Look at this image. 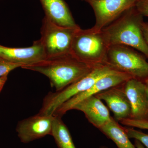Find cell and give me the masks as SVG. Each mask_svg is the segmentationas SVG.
<instances>
[{
	"label": "cell",
	"mask_w": 148,
	"mask_h": 148,
	"mask_svg": "<svg viewBox=\"0 0 148 148\" xmlns=\"http://www.w3.org/2000/svg\"><path fill=\"white\" fill-rule=\"evenodd\" d=\"M139 0H86L94 12L96 31L103 28L119 17L129 8L135 6Z\"/></svg>",
	"instance_id": "cell-7"
},
{
	"label": "cell",
	"mask_w": 148,
	"mask_h": 148,
	"mask_svg": "<svg viewBox=\"0 0 148 148\" xmlns=\"http://www.w3.org/2000/svg\"><path fill=\"white\" fill-rule=\"evenodd\" d=\"M123 86L131 107L130 119L148 121V101L145 83L131 78Z\"/></svg>",
	"instance_id": "cell-10"
},
{
	"label": "cell",
	"mask_w": 148,
	"mask_h": 148,
	"mask_svg": "<svg viewBox=\"0 0 148 148\" xmlns=\"http://www.w3.org/2000/svg\"><path fill=\"white\" fill-rule=\"evenodd\" d=\"M95 67L79 61L70 53L47 58L37 64L21 68L45 75L56 91H58L78 81Z\"/></svg>",
	"instance_id": "cell-1"
},
{
	"label": "cell",
	"mask_w": 148,
	"mask_h": 148,
	"mask_svg": "<svg viewBox=\"0 0 148 148\" xmlns=\"http://www.w3.org/2000/svg\"><path fill=\"white\" fill-rule=\"evenodd\" d=\"M116 72L107 65L96 66L78 81L60 91L49 92L43 100L38 113L53 115L57 108L69 99L88 90L101 78Z\"/></svg>",
	"instance_id": "cell-4"
},
{
	"label": "cell",
	"mask_w": 148,
	"mask_h": 148,
	"mask_svg": "<svg viewBox=\"0 0 148 148\" xmlns=\"http://www.w3.org/2000/svg\"><path fill=\"white\" fill-rule=\"evenodd\" d=\"M124 130L129 138H133L140 141V143L148 148V135L132 128L125 127Z\"/></svg>",
	"instance_id": "cell-17"
},
{
	"label": "cell",
	"mask_w": 148,
	"mask_h": 148,
	"mask_svg": "<svg viewBox=\"0 0 148 148\" xmlns=\"http://www.w3.org/2000/svg\"><path fill=\"white\" fill-rule=\"evenodd\" d=\"M134 145L136 148H145V146L140 141L137 140H135Z\"/></svg>",
	"instance_id": "cell-23"
},
{
	"label": "cell",
	"mask_w": 148,
	"mask_h": 148,
	"mask_svg": "<svg viewBox=\"0 0 148 148\" xmlns=\"http://www.w3.org/2000/svg\"><path fill=\"white\" fill-rule=\"evenodd\" d=\"M45 13V17L58 26L76 27L69 6L64 0H40Z\"/></svg>",
	"instance_id": "cell-14"
},
{
	"label": "cell",
	"mask_w": 148,
	"mask_h": 148,
	"mask_svg": "<svg viewBox=\"0 0 148 148\" xmlns=\"http://www.w3.org/2000/svg\"><path fill=\"white\" fill-rule=\"evenodd\" d=\"M110 46L108 38L103 30L80 28L74 37L71 53L79 61L96 67L106 65Z\"/></svg>",
	"instance_id": "cell-3"
},
{
	"label": "cell",
	"mask_w": 148,
	"mask_h": 148,
	"mask_svg": "<svg viewBox=\"0 0 148 148\" xmlns=\"http://www.w3.org/2000/svg\"><path fill=\"white\" fill-rule=\"evenodd\" d=\"M22 66L21 64L12 63L0 57V77L8 75L11 71Z\"/></svg>",
	"instance_id": "cell-18"
},
{
	"label": "cell",
	"mask_w": 148,
	"mask_h": 148,
	"mask_svg": "<svg viewBox=\"0 0 148 148\" xmlns=\"http://www.w3.org/2000/svg\"><path fill=\"white\" fill-rule=\"evenodd\" d=\"M145 90L146 91V93H147V97L148 101V79H146L145 82Z\"/></svg>",
	"instance_id": "cell-24"
},
{
	"label": "cell",
	"mask_w": 148,
	"mask_h": 148,
	"mask_svg": "<svg viewBox=\"0 0 148 148\" xmlns=\"http://www.w3.org/2000/svg\"><path fill=\"white\" fill-rule=\"evenodd\" d=\"M8 75H5L0 77V92L2 89L4 85L5 84V82L7 80Z\"/></svg>",
	"instance_id": "cell-22"
},
{
	"label": "cell",
	"mask_w": 148,
	"mask_h": 148,
	"mask_svg": "<svg viewBox=\"0 0 148 148\" xmlns=\"http://www.w3.org/2000/svg\"><path fill=\"white\" fill-rule=\"evenodd\" d=\"M53 116L38 113L18 122L16 131L21 143L27 144L51 135Z\"/></svg>",
	"instance_id": "cell-9"
},
{
	"label": "cell",
	"mask_w": 148,
	"mask_h": 148,
	"mask_svg": "<svg viewBox=\"0 0 148 148\" xmlns=\"http://www.w3.org/2000/svg\"><path fill=\"white\" fill-rule=\"evenodd\" d=\"M143 16L135 6L129 8L102 30L110 44L130 47L140 51L148 59V45L144 38L141 25Z\"/></svg>",
	"instance_id": "cell-2"
},
{
	"label": "cell",
	"mask_w": 148,
	"mask_h": 148,
	"mask_svg": "<svg viewBox=\"0 0 148 148\" xmlns=\"http://www.w3.org/2000/svg\"><path fill=\"white\" fill-rule=\"evenodd\" d=\"M120 123L122 124L129 127L148 130V121H147L127 119L122 120L120 121Z\"/></svg>",
	"instance_id": "cell-19"
},
{
	"label": "cell",
	"mask_w": 148,
	"mask_h": 148,
	"mask_svg": "<svg viewBox=\"0 0 148 148\" xmlns=\"http://www.w3.org/2000/svg\"><path fill=\"white\" fill-rule=\"evenodd\" d=\"M106 65L116 71L128 74L132 78L145 82L148 79V62L146 57L130 47L111 45Z\"/></svg>",
	"instance_id": "cell-5"
},
{
	"label": "cell",
	"mask_w": 148,
	"mask_h": 148,
	"mask_svg": "<svg viewBox=\"0 0 148 148\" xmlns=\"http://www.w3.org/2000/svg\"><path fill=\"white\" fill-rule=\"evenodd\" d=\"M61 118V116H53L51 136L58 148H76L69 129Z\"/></svg>",
	"instance_id": "cell-16"
},
{
	"label": "cell",
	"mask_w": 148,
	"mask_h": 148,
	"mask_svg": "<svg viewBox=\"0 0 148 148\" xmlns=\"http://www.w3.org/2000/svg\"><path fill=\"white\" fill-rule=\"evenodd\" d=\"M141 29L145 40L148 45V22L143 21L141 25Z\"/></svg>",
	"instance_id": "cell-21"
},
{
	"label": "cell",
	"mask_w": 148,
	"mask_h": 148,
	"mask_svg": "<svg viewBox=\"0 0 148 148\" xmlns=\"http://www.w3.org/2000/svg\"><path fill=\"white\" fill-rule=\"evenodd\" d=\"M123 84L110 88L95 95L106 102L117 121L130 119L131 115L130 103L125 92Z\"/></svg>",
	"instance_id": "cell-12"
},
{
	"label": "cell",
	"mask_w": 148,
	"mask_h": 148,
	"mask_svg": "<svg viewBox=\"0 0 148 148\" xmlns=\"http://www.w3.org/2000/svg\"><path fill=\"white\" fill-rule=\"evenodd\" d=\"M132 77L128 74L116 72L109 74L98 79L88 90L77 94L61 105L54 112L53 116L62 117L69 111L72 110L76 104L85 98L95 95L99 92L124 84Z\"/></svg>",
	"instance_id": "cell-8"
},
{
	"label": "cell",
	"mask_w": 148,
	"mask_h": 148,
	"mask_svg": "<svg viewBox=\"0 0 148 148\" xmlns=\"http://www.w3.org/2000/svg\"><path fill=\"white\" fill-rule=\"evenodd\" d=\"M0 57L22 66L37 64L47 58L40 39L28 47H9L0 45Z\"/></svg>",
	"instance_id": "cell-11"
},
{
	"label": "cell",
	"mask_w": 148,
	"mask_h": 148,
	"mask_svg": "<svg viewBox=\"0 0 148 148\" xmlns=\"http://www.w3.org/2000/svg\"><path fill=\"white\" fill-rule=\"evenodd\" d=\"M80 27L58 26L44 16L41 28L40 40L47 58L70 54L77 31Z\"/></svg>",
	"instance_id": "cell-6"
},
{
	"label": "cell",
	"mask_w": 148,
	"mask_h": 148,
	"mask_svg": "<svg viewBox=\"0 0 148 148\" xmlns=\"http://www.w3.org/2000/svg\"><path fill=\"white\" fill-rule=\"evenodd\" d=\"M135 6L141 15L148 16V0H139Z\"/></svg>",
	"instance_id": "cell-20"
},
{
	"label": "cell",
	"mask_w": 148,
	"mask_h": 148,
	"mask_svg": "<svg viewBox=\"0 0 148 148\" xmlns=\"http://www.w3.org/2000/svg\"><path fill=\"white\" fill-rule=\"evenodd\" d=\"M72 110L83 112L88 121L98 129L112 118L102 100L95 95L79 102L73 107Z\"/></svg>",
	"instance_id": "cell-13"
},
{
	"label": "cell",
	"mask_w": 148,
	"mask_h": 148,
	"mask_svg": "<svg viewBox=\"0 0 148 148\" xmlns=\"http://www.w3.org/2000/svg\"><path fill=\"white\" fill-rule=\"evenodd\" d=\"M99 130L113 141L118 148H136L130 140L123 127L113 117Z\"/></svg>",
	"instance_id": "cell-15"
},
{
	"label": "cell",
	"mask_w": 148,
	"mask_h": 148,
	"mask_svg": "<svg viewBox=\"0 0 148 148\" xmlns=\"http://www.w3.org/2000/svg\"><path fill=\"white\" fill-rule=\"evenodd\" d=\"M100 148H109L108 147H106V146H102L100 147Z\"/></svg>",
	"instance_id": "cell-25"
},
{
	"label": "cell",
	"mask_w": 148,
	"mask_h": 148,
	"mask_svg": "<svg viewBox=\"0 0 148 148\" xmlns=\"http://www.w3.org/2000/svg\"><path fill=\"white\" fill-rule=\"evenodd\" d=\"M82 1H85L86 0H82Z\"/></svg>",
	"instance_id": "cell-26"
}]
</instances>
